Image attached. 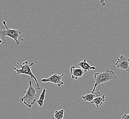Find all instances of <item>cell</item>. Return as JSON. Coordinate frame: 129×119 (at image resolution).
I'll use <instances>...</instances> for the list:
<instances>
[{"mask_svg":"<svg viewBox=\"0 0 129 119\" xmlns=\"http://www.w3.org/2000/svg\"><path fill=\"white\" fill-rule=\"evenodd\" d=\"M121 119H129V114H124V115L122 117Z\"/></svg>","mask_w":129,"mask_h":119,"instance_id":"cell-13","label":"cell"},{"mask_svg":"<svg viewBox=\"0 0 129 119\" xmlns=\"http://www.w3.org/2000/svg\"><path fill=\"white\" fill-rule=\"evenodd\" d=\"M46 92V89H45V88H44V89H43L42 92L41 94L40 95L39 99H38L37 101H36L37 104L40 107H42L43 106V105H44V101L45 100Z\"/></svg>","mask_w":129,"mask_h":119,"instance_id":"cell-11","label":"cell"},{"mask_svg":"<svg viewBox=\"0 0 129 119\" xmlns=\"http://www.w3.org/2000/svg\"><path fill=\"white\" fill-rule=\"evenodd\" d=\"M104 94H101L100 92H95L94 93H91V94H87L84 95L82 96V98L85 102H91L92 101L96 98L97 97H99L102 96Z\"/></svg>","mask_w":129,"mask_h":119,"instance_id":"cell-8","label":"cell"},{"mask_svg":"<svg viewBox=\"0 0 129 119\" xmlns=\"http://www.w3.org/2000/svg\"><path fill=\"white\" fill-rule=\"evenodd\" d=\"M70 71L72 79L77 80L80 77H82L84 74V71L82 68H76L74 66L70 67Z\"/></svg>","mask_w":129,"mask_h":119,"instance_id":"cell-7","label":"cell"},{"mask_svg":"<svg viewBox=\"0 0 129 119\" xmlns=\"http://www.w3.org/2000/svg\"><path fill=\"white\" fill-rule=\"evenodd\" d=\"M78 65L85 72H87L91 70H95L96 69V67L91 66L87 62V60L86 59H84L82 61H79Z\"/></svg>","mask_w":129,"mask_h":119,"instance_id":"cell-9","label":"cell"},{"mask_svg":"<svg viewBox=\"0 0 129 119\" xmlns=\"http://www.w3.org/2000/svg\"><path fill=\"white\" fill-rule=\"evenodd\" d=\"M64 110L61 109H57L55 112L54 116L56 119H63L64 115Z\"/></svg>","mask_w":129,"mask_h":119,"instance_id":"cell-12","label":"cell"},{"mask_svg":"<svg viewBox=\"0 0 129 119\" xmlns=\"http://www.w3.org/2000/svg\"><path fill=\"white\" fill-rule=\"evenodd\" d=\"M115 65L117 68L129 72V59L124 55L119 56Z\"/></svg>","mask_w":129,"mask_h":119,"instance_id":"cell-6","label":"cell"},{"mask_svg":"<svg viewBox=\"0 0 129 119\" xmlns=\"http://www.w3.org/2000/svg\"><path fill=\"white\" fill-rule=\"evenodd\" d=\"M106 97L105 95L104 94L102 96L97 97L93 99L92 102H91V104H94L97 107H99V106H102L104 104V101H105Z\"/></svg>","mask_w":129,"mask_h":119,"instance_id":"cell-10","label":"cell"},{"mask_svg":"<svg viewBox=\"0 0 129 119\" xmlns=\"http://www.w3.org/2000/svg\"><path fill=\"white\" fill-rule=\"evenodd\" d=\"M21 60H20L19 62H17V64L18 66L20 67V69H17V68L15 67H12V68L13 69L15 70L16 72H17L18 75L25 74L27 75L30 76V77L34 79L35 81L36 82V87H37L39 90L40 89V86L39 83L38 82L37 79L35 75L33 73L31 68L36 63V62H32L31 63H29L28 61H26L25 62H23L22 64H20V62Z\"/></svg>","mask_w":129,"mask_h":119,"instance_id":"cell-3","label":"cell"},{"mask_svg":"<svg viewBox=\"0 0 129 119\" xmlns=\"http://www.w3.org/2000/svg\"><path fill=\"white\" fill-rule=\"evenodd\" d=\"M37 90L38 89L36 86H33V82L31 80L29 81L28 88L23 92V93H25V95L21 98L17 102H20L21 104L24 103L28 108H31L33 104H35V103L37 101Z\"/></svg>","mask_w":129,"mask_h":119,"instance_id":"cell-2","label":"cell"},{"mask_svg":"<svg viewBox=\"0 0 129 119\" xmlns=\"http://www.w3.org/2000/svg\"><path fill=\"white\" fill-rule=\"evenodd\" d=\"M3 23L6 29L0 31V39L1 44H4L6 42V37L7 36L15 40L16 49L17 48L18 45L20 44V42L18 40V38H19L25 43H26L25 40L21 37V30L16 28H10L8 27L5 21H3Z\"/></svg>","mask_w":129,"mask_h":119,"instance_id":"cell-1","label":"cell"},{"mask_svg":"<svg viewBox=\"0 0 129 119\" xmlns=\"http://www.w3.org/2000/svg\"><path fill=\"white\" fill-rule=\"evenodd\" d=\"M64 76V73L61 75L54 74L52 76H50L47 78H43L41 80V82H52L53 83L57 84L58 87H60L64 84V82L62 81Z\"/></svg>","mask_w":129,"mask_h":119,"instance_id":"cell-5","label":"cell"},{"mask_svg":"<svg viewBox=\"0 0 129 119\" xmlns=\"http://www.w3.org/2000/svg\"><path fill=\"white\" fill-rule=\"evenodd\" d=\"M94 77L96 82L92 90V93L95 92L96 87L99 85L106 82L111 80L117 79V77L114 72L113 71L109 69L106 70L104 72L95 73Z\"/></svg>","mask_w":129,"mask_h":119,"instance_id":"cell-4","label":"cell"}]
</instances>
